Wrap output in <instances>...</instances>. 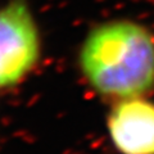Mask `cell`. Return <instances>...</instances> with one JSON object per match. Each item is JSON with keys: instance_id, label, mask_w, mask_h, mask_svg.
<instances>
[{"instance_id": "6da1fadb", "label": "cell", "mask_w": 154, "mask_h": 154, "mask_svg": "<svg viewBox=\"0 0 154 154\" xmlns=\"http://www.w3.org/2000/svg\"><path fill=\"white\" fill-rule=\"evenodd\" d=\"M79 62L86 81L105 98H137L154 90V35L140 23L121 19L96 26Z\"/></svg>"}, {"instance_id": "7a4b0ae2", "label": "cell", "mask_w": 154, "mask_h": 154, "mask_svg": "<svg viewBox=\"0 0 154 154\" xmlns=\"http://www.w3.org/2000/svg\"><path fill=\"white\" fill-rule=\"evenodd\" d=\"M40 53V33L27 0H11L0 8V89L21 82Z\"/></svg>"}, {"instance_id": "3957f363", "label": "cell", "mask_w": 154, "mask_h": 154, "mask_svg": "<svg viewBox=\"0 0 154 154\" xmlns=\"http://www.w3.org/2000/svg\"><path fill=\"white\" fill-rule=\"evenodd\" d=\"M107 127L121 154H154V103L144 96L118 100L108 114Z\"/></svg>"}]
</instances>
